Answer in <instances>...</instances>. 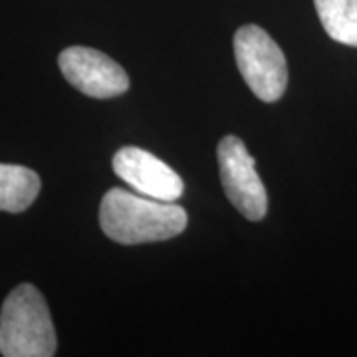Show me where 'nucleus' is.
I'll return each instance as SVG.
<instances>
[{"instance_id": "f257e3e1", "label": "nucleus", "mask_w": 357, "mask_h": 357, "mask_svg": "<svg viewBox=\"0 0 357 357\" xmlns=\"http://www.w3.org/2000/svg\"><path fill=\"white\" fill-rule=\"evenodd\" d=\"M187 211L135 191L109 189L100 206L102 230L115 243H161L187 229Z\"/></svg>"}, {"instance_id": "f03ea898", "label": "nucleus", "mask_w": 357, "mask_h": 357, "mask_svg": "<svg viewBox=\"0 0 357 357\" xmlns=\"http://www.w3.org/2000/svg\"><path fill=\"white\" fill-rule=\"evenodd\" d=\"M56 330L44 296L32 284L16 286L0 310V356L52 357Z\"/></svg>"}, {"instance_id": "7ed1b4c3", "label": "nucleus", "mask_w": 357, "mask_h": 357, "mask_svg": "<svg viewBox=\"0 0 357 357\" xmlns=\"http://www.w3.org/2000/svg\"><path fill=\"white\" fill-rule=\"evenodd\" d=\"M234 56L244 82L262 102H278L288 86L284 52L260 26L248 24L234 34Z\"/></svg>"}, {"instance_id": "20e7f679", "label": "nucleus", "mask_w": 357, "mask_h": 357, "mask_svg": "<svg viewBox=\"0 0 357 357\" xmlns=\"http://www.w3.org/2000/svg\"><path fill=\"white\" fill-rule=\"evenodd\" d=\"M217 155L220 183L230 203L248 220L264 218L268 211V195L246 145L238 137L229 135L220 139Z\"/></svg>"}, {"instance_id": "39448f33", "label": "nucleus", "mask_w": 357, "mask_h": 357, "mask_svg": "<svg viewBox=\"0 0 357 357\" xmlns=\"http://www.w3.org/2000/svg\"><path fill=\"white\" fill-rule=\"evenodd\" d=\"M58 66L66 79L89 98L107 100L129 89L126 70L109 56L93 48L70 46L60 54Z\"/></svg>"}, {"instance_id": "423d86ee", "label": "nucleus", "mask_w": 357, "mask_h": 357, "mask_svg": "<svg viewBox=\"0 0 357 357\" xmlns=\"http://www.w3.org/2000/svg\"><path fill=\"white\" fill-rule=\"evenodd\" d=\"M115 175L139 195L177 203L185 185L171 167L141 147H121L112 161Z\"/></svg>"}, {"instance_id": "0eeeda50", "label": "nucleus", "mask_w": 357, "mask_h": 357, "mask_svg": "<svg viewBox=\"0 0 357 357\" xmlns=\"http://www.w3.org/2000/svg\"><path fill=\"white\" fill-rule=\"evenodd\" d=\"M40 177L28 167L0 163V211L22 213L36 201Z\"/></svg>"}, {"instance_id": "6e6552de", "label": "nucleus", "mask_w": 357, "mask_h": 357, "mask_svg": "<svg viewBox=\"0 0 357 357\" xmlns=\"http://www.w3.org/2000/svg\"><path fill=\"white\" fill-rule=\"evenodd\" d=\"M314 4L328 36L357 48V0H314Z\"/></svg>"}]
</instances>
